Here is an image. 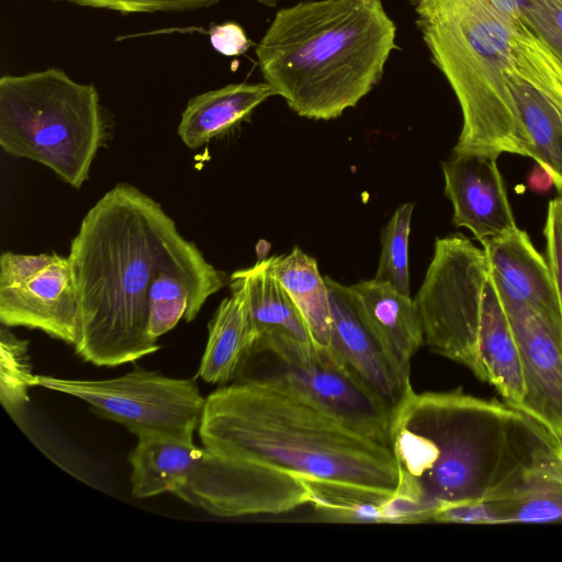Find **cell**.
Masks as SVG:
<instances>
[{"instance_id": "6da1fadb", "label": "cell", "mask_w": 562, "mask_h": 562, "mask_svg": "<svg viewBox=\"0 0 562 562\" xmlns=\"http://www.w3.org/2000/svg\"><path fill=\"white\" fill-rule=\"evenodd\" d=\"M391 449L400 493L430 521L447 506L505 496L562 463V440L521 409L463 393L414 390L396 409Z\"/></svg>"}, {"instance_id": "7a4b0ae2", "label": "cell", "mask_w": 562, "mask_h": 562, "mask_svg": "<svg viewBox=\"0 0 562 562\" xmlns=\"http://www.w3.org/2000/svg\"><path fill=\"white\" fill-rule=\"evenodd\" d=\"M198 431L210 453L251 463L308 493L322 484L389 498L398 488L389 446L262 379L240 376L213 391Z\"/></svg>"}, {"instance_id": "3957f363", "label": "cell", "mask_w": 562, "mask_h": 562, "mask_svg": "<svg viewBox=\"0 0 562 562\" xmlns=\"http://www.w3.org/2000/svg\"><path fill=\"white\" fill-rule=\"evenodd\" d=\"M183 236L160 203L117 183L89 210L68 255L78 296L75 351L114 367L160 349L149 337L148 290Z\"/></svg>"}, {"instance_id": "277c9868", "label": "cell", "mask_w": 562, "mask_h": 562, "mask_svg": "<svg viewBox=\"0 0 562 562\" xmlns=\"http://www.w3.org/2000/svg\"><path fill=\"white\" fill-rule=\"evenodd\" d=\"M396 27L381 0H310L281 8L256 47L273 95L297 115L333 120L381 80Z\"/></svg>"}, {"instance_id": "5b68a950", "label": "cell", "mask_w": 562, "mask_h": 562, "mask_svg": "<svg viewBox=\"0 0 562 562\" xmlns=\"http://www.w3.org/2000/svg\"><path fill=\"white\" fill-rule=\"evenodd\" d=\"M432 64L462 113L453 153L529 157L506 74L514 59L516 23L490 0H409Z\"/></svg>"}, {"instance_id": "8992f818", "label": "cell", "mask_w": 562, "mask_h": 562, "mask_svg": "<svg viewBox=\"0 0 562 562\" xmlns=\"http://www.w3.org/2000/svg\"><path fill=\"white\" fill-rule=\"evenodd\" d=\"M111 119L92 83L60 68L0 78V146L80 189L111 136Z\"/></svg>"}, {"instance_id": "52a82bcc", "label": "cell", "mask_w": 562, "mask_h": 562, "mask_svg": "<svg viewBox=\"0 0 562 562\" xmlns=\"http://www.w3.org/2000/svg\"><path fill=\"white\" fill-rule=\"evenodd\" d=\"M490 265L483 248L461 234L437 238L431 261L414 301L424 345L472 372Z\"/></svg>"}, {"instance_id": "ba28073f", "label": "cell", "mask_w": 562, "mask_h": 562, "mask_svg": "<svg viewBox=\"0 0 562 562\" xmlns=\"http://www.w3.org/2000/svg\"><path fill=\"white\" fill-rule=\"evenodd\" d=\"M35 385L85 401L98 416L123 425L137 437L162 435L193 441L205 405L194 380L140 367L108 380L36 374Z\"/></svg>"}, {"instance_id": "9c48e42d", "label": "cell", "mask_w": 562, "mask_h": 562, "mask_svg": "<svg viewBox=\"0 0 562 562\" xmlns=\"http://www.w3.org/2000/svg\"><path fill=\"white\" fill-rule=\"evenodd\" d=\"M173 495L217 517L278 515L310 504L305 490L272 472L214 456L204 448Z\"/></svg>"}, {"instance_id": "30bf717a", "label": "cell", "mask_w": 562, "mask_h": 562, "mask_svg": "<svg viewBox=\"0 0 562 562\" xmlns=\"http://www.w3.org/2000/svg\"><path fill=\"white\" fill-rule=\"evenodd\" d=\"M272 360L258 378L279 384L361 435L391 448L394 413L367 390L330 350H316L305 367Z\"/></svg>"}, {"instance_id": "8fae6325", "label": "cell", "mask_w": 562, "mask_h": 562, "mask_svg": "<svg viewBox=\"0 0 562 562\" xmlns=\"http://www.w3.org/2000/svg\"><path fill=\"white\" fill-rule=\"evenodd\" d=\"M331 312L330 351L395 415L413 391L409 371L385 350L361 316L350 286L325 277Z\"/></svg>"}, {"instance_id": "7c38bea8", "label": "cell", "mask_w": 562, "mask_h": 562, "mask_svg": "<svg viewBox=\"0 0 562 562\" xmlns=\"http://www.w3.org/2000/svg\"><path fill=\"white\" fill-rule=\"evenodd\" d=\"M501 300L521 357L525 400L519 409L562 440V327L528 304Z\"/></svg>"}, {"instance_id": "4fadbf2b", "label": "cell", "mask_w": 562, "mask_h": 562, "mask_svg": "<svg viewBox=\"0 0 562 562\" xmlns=\"http://www.w3.org/2000/svg\"><path fill=\"white\" fill-rule=\"evenodd\" d=\"M246 297L255 336L254 355L270 353L284 363L308 366L316 349L299 310L273 276L269 258L233 272ZM251 356V357H252Z\"/></svg>"}, {"instance_id": "5bb4252c", "label": "cell", "mask_w": 562, "mask_h": 562, "mask_svg": "<svg viewBox=\"0 0 562 562\" xmlns=\"http://www.w3.org/2000/svg\"><path fill=\"white\" fill-rule=\"evenodd\" d=\"M497 158L494 153L452 151L441 164L452 223L469 229L480 243L517 227Z\"/></svg>"}, {"instance_id": "9a60e30c", "label": "cell", "mask_w": 562, "mask_h": 562, "mask_svg": "<svg viewBox=\"0 0 562 562\" xmlns=\"http://www.w3.org/2000/svg\"><path fill=\"white\" fill-rule=\"evenodd\" d=\"M227 283L229 277L211 265L194 243L182 237L149 285V337L158 341L182 318L192 322L206 300Z\"/></svg>"}, {"instance_id": "2e32d148", "label": "cell", "mask_w": 562, "mask_h": 562, "mask_svg": "<svg viewBox=\"0 0 562 562\" xmlns=\"http://www.w3.org/2000/svg\"><path fill=\"white\" fill-rule=\"evenodd\" d=\"M0 322L27 327L75 345L78 296L68 257L57 260L15 288L0 289Z\"/></svg>"}, {"instance_id": "e0dca14e", "label": "cell", "mask_w": 562, "mask_h": 562, "mask_svg": "<svg viewBox=\"0 0 562 562\" xmlns=\"http://www.w3.org/2000/svg\"><path fill=\"white\" fill-rule=\"evenodd\" d=\"M499 297L528 304L562 327L558 290L549 261L518 226L483 240Z\"/></svg>"}, {"instance_id": "ac0fdd59", "label": "cell", "mask_w": 562, "mask_h": 562, "mask_svg": "<svg viewBox=\"0 0 562 562\" xmlns=\"http://www.w3.org/2000/svg\"><path fill=\"white\" fill-rule=\"evenodd\" d=\"M473 373L494 386L506 403L521 407L525 381L520 351L492 272L484 286Z\"/></svg>"}, {"instance_id": "d6986e66", "label": "cell", "mask_w": 562, "mask_h": 562, "mask_svg": "<svg viewBox=\"0 0 562 562\" xmlns=\"http://www.w3.org/2000/svg\"><path fill=\"white\" fill-rule=\"evenodd\" d=\"M357 307L390 356L406 371L424 345L416 303L391 284L374 279L349 285Z\"/></svg>"}, {"instance_id": "ffe728a7", "label": "cell", "mask_w": 562, "mask_h": 562, "mask_svg": "<svg viewBox=\"0 0 562 562\" xmlns=\"http://www.w3.org/2000/svg\"><path fill=\"white\" fill-rule=\"evenodd\" d=\"M228 284L232 294L221 302L209 323L206 347L196 373L213 384L238 378L255 347L245 293L238 284Z\"/></svg>"}, {"instance_id": "44dd1931", "label": "cell", "mask_w": 562, "mask_h": 562, "mask_svg": "<svg viewBox=\"0 0 562 562\" xmlns=\"http://www.w3.org/2000/svg\"><path fill=\"white\" fill-rule=\"evenodd\" d=\"M271 95L267 82L231 83L198 94L181 114L178 135L190 149H198L248 119Z\"/></svg>"}, {"instance_id": "7402d4cb", "label": "cell", "mask_w": 562, "mask_h": 562, "mask_svg": "<svg viewBox=\"0 0 562 562\" xmlns=\"http://www.w3.org/2000/svg\"><path fill=\"white\" fill-rule=\"evenodd\" d=\"M130 453L132 495L148 498L175 494L184 483L203 448L193 441L162 435L138 436Z\"/></svg>"}, {"instance_id": "603a6c76", "label": "cell", "mask_w": 562, "mask_h": 562, "mask_svg": "<svg viewBox=\"0 0 562 562\" xmlns=\"http://www.w3.org/2000/svg\"><path fill=\"white\" fill-rule=\"evenodd\" d=\"M270 269L302 315L316 350H329L331 312L328 286L316 260L293 248L268 257Z\"/></svg>"}, {"instance_id": "cb8c5ba5", "label": "cell", "mask_w": 562, "mask_h": 562, "mask_svg": "<svg viewBox=\"0 0 562 562\" xmlns=\"http://www.w3.org/2000/svg\"><path fill=\"white\" fill-rule=\"evenodd\" d=\"M513 66V65H512ZM529 157L552 177L562 191V120L550 100L513 67L506 74Z\"/></svg>"}, {"instance_id": "d4e9b609", "label": "cell", "mask_w": 562, "mask_h": 562, "mask_svg": "<svg viewBox=\"0 0 562 562\" xmlns=\"http://www.w3.org/2000/svg\"><path fill=\"white\" fill-rule=\"evenodd\" d=\"M501 524L562 521V463L537 471L491 499Z\"/></svg>"}, {"instance_id": "484cf974", "label": "cell", "mask_w": 562, "mask_h": 562, "mask_svg": "<svg viewBox=\"0 0 562 562\" xmlns=\"http://www.w3.org/2000/svg\"><path fill=\"white\" fill-rule=\"evenodd\" d=\"M414 203L401 204L381 234V255L374 280L411 295L408 244Z\"/></svg>"}, {"instance_id": "4316f807", "label": "cell", "mask_w": 562, "mask_h": 562, "mask_svg": "<svg viewBox=\"0 0 562 562\" xmlns=\"http://www.w3.org/2000/svg\"><path fill=\"white\" fill-rule=\"evenodd\" d=\"M9 327L0 330V400L4 409L13 415L29 402V391L35 385L30 362L27 340L18 338Z\"/></svg>"}, {"instance_id": "83f0119b", "label": "cell", "mask_w": 562, "mask_h": 562, "mask_svg": "<svg viewBox=\"0 0 562 562\" xmlns=\"http://www.w3.org/2000/svg\"><path fill=\"white\" fill-rule=\"evenodd\" d=\"M520 21L562 63V0H526Z\"/></svg>"}, {"instance_id": "f1b7e54d", "label": "cell", "mask_w": 562, "mask_h": 562, "mask_svg": "<svg viewBox=\"0 0 562 562\" xmlns=\"http://www.w3.org/2000/svg\"><path fill=\"white\" fill-rule=\"evenodd\" d=\"M69 2L80 7L116 11L123 14L184 12L205 9L221 0H53Z\"/></svg>"}, {"instance_id": "f546056e", "label": "cell", "mask_w": 562, "mask_h": 562, "mask_svg": "<svg viewBox=\"0 0 562 562\" xmlns=\"http://www.w3.org/2000/svg\"><path fill=\"white\" fill-rule=\"evenodd\" d=\"M58 254L22 255L11 251L0 257V289L24 284L58 258Z\"/></svg>"}, {"instance_id": "4dcf8cb0", "label": "cell", "mask_w": 562, "mask_h": 562, "mask_svg": "<svg viewBox=\"0 0 562 562\" xmlns=\"http://www.w3.org/2000/svg\"><path fill=\"white\" fill-rule=\"evenodd\" d=\"M431 521L499 525V516L492 501H470L437 510Z\"/></svg>"}, {"instance_id": "1f68e13d", "label": "cell", "mask_w": 562, "mask_h": 562, "mask_svg": "<svg viewBox=\"0 0 562 562\" xmlns=\"http://www.w3.org/2000/svg\"><path fill=\"white\" fill-rule=\"evenodd\" d=\"M543 232L548 261L555 281L562 315V210L559 198L549 202Z\"/></svg>"}, {"instance_id": "d6a6232c", "label": "cell", "mask_w": 562, "mask_h": 562, "mask_svg": "<svg viewBox=\"0 0 562 562\" xmlns=\"http://www.w3.org/2000/svg\"><path fill=\"white\" fill-rule=\"evenodd\" d=\"M209 36L212 47L224 56L241 55L252 45L243 26L236 22L212 26Z\"/></svg>"}, {"instance_id": "836d02e7", "label": "cell", "mask_w": 562, "mask_h": 562, "mask_svg": "<svg viewBox=\"0 0 562 562\" xmlns=\"http://www.w3.org/2000/svg\"><path fill=\"white\" fill-rule=\"evenodd\" d=\"M535 87L550 100L562 120V67L555 66L543 71Z\"/></svg>"}, {"instance_id": "e575fe53", "label": "cell", "mask_w": 562, "mask_h": 562, "mask_svg": "<svg viewBox=\"0 0 562 562\" xmlns=\"http://www.w3.org/2000/svg\"><path fill=\"white\" fill-rule=\"evenodd\" d=\"M492 4L506 18L514 22H519L522 16V10L526 0H490Z\"/></svg>"}, {"instance_id": "d590c367", "label": "cell", "mask_w": 562, "mask_h": 562, "mask_svg": "<svg viewBox=\"0 0 562 562\" xmlns=\"http://www.w3.org/2000/svg\"><path fill=\"white\" fill-rule=\"evenodd\" d=\"M528 183L533 191L544 192L552 187L553 180L550 173L537 164V167L529 175Z\"/></svg>"}, {"instance_id": "8d00e7d4", "label": "cell", "mask_w": 562, "mask_h": 562, "mask_svg": "<svg viewBox=\"0 0 562 562\" xmlns=\"http://www.w3.org/2000/svg\"><path fill=\"white\" fill-rule=\"evenodd\" d=\"M559 192V200H560V204H561V210H562V191H558Z\"/></svg>"}]
</instances>
